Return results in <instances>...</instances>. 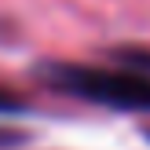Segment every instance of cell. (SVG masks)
Wrapping results in <instances>:
<instances>
[{"label": "cell", "mask_w": 150, "mask_h": 150, "mask_svg": "<svg viewBox=\"0 0 150 150\" xmlns=\"http://www.w3.org/2000/svg\"><path fill=\"white\" fill-rule=\"evenodd\" d=\"M48 92L70 95L81 103H95L106 110L150 114V73L125 66H84V62H40L33 70Z\"/></svg>", "instance_id": "6da1fadb"}, {"label": "cell", "mask_w": 150, "mask_h": 150, "mask_svg": "<svg viewBox=\"0 0 150 150\" xmlns=\"http://www.w3.org/2000/svg\"><path fill=\"white\" fill-rule=\"evenodd\" d=\"M110 62L125 66V70H136V73H150V48H139V44L110 48Z\"/></svg>", "instance_id": "7a4b0ae2"}, {"label": "cell", "mask_w": 150, "mask_h": 150, "mask_svg": "<svg viewBox=\"0 0 150 150\" xmlns=\"http://www.w3.org/2000/svg\"><path fill=\"white\" fill-rule=\"evenodd\" d=\"M22 143H29V132L11 128V125H0V150H11V146H22Z\"/></svg>", "instance_id": "3957f363"}, {"label": "cell", "mask_w": 150, "mask_h": 150, "mask_svg": "<svg viewBox=\"0 0 150 150\" xmlns=\"http://www.w3.org/2000/svg\"><path fill=\"white\" fill-rule=\"evenodd\" d=\"M22 110H29L26 99H18L11 88H0V114H22Z\"/></svg>", "instance_id": "277c9868"}]
</instances>
